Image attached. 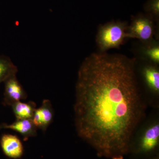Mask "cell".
Returning a JSON list of instances; mask_svg holds the SVG:
<instances>
[{"instance_id":"cell-1","label":"cell","mask_w":159,"mask_h":159,"mask_svg":"<svg viewBox=\"0 0 159 159\" xmlns=\"http://www.w3.org/2000/svg\"><path fill=\"white\" fill-rule=\"evenodd\" d=\"M135 60L122 54L93 53L79 69L74 104L78 136L100 157L123 159L144 114Z\"/></svg>"},{"instance_id":"cell-2","label":"cell","mask_w":159,"mask_h":159,"mask_svg":"<svg viewBox=\"0 0 159 159\" xmlns=\"http://www.w3.org/2000/svg\"><path fill=\"white\" fill-rule=\"evenodd\" d=\"M128 25L125 22H109L100 26L96 42L101 52L119 48L127 38Z\"/></svg>"},{"instance_id":"cell-3","label":"cell","mask_w":159,"mask_h":159,"mask_svg":"<svg viewBox=\"0 0 159 159\" xmlns=\"http://www.w3.org/2000/svg\"><path fill=\"white\" fill-rule=\"evenodd\" d=\"M127 32L128 38L138 39L145 44L152 42L155 32L153 18L147 14H138L133 18Z\"/></svg>"},{"instance_id":"cell-4","label":"cell","mask_w":159,"mask_h":159,"mask_svg":"<svg viewBox=\"0 0 159 159\" xmlns=\"http://www.w3.org/2000/svg\"><path fill=\"white\" fill-rule=\"evenodd\" d=\"M159 124L156 122L148 127L138 144L131 148L129 153L138 156H150L155 154L159 145Z\"/></svg>"},{"instance_id":"cell-5","label":"cell","mask_w":159,"mask_h":159,"mask_svg":"<svg viewBox=\"0 0 159 159\" xmlns=\"http://www.w3.org/2000/svg\"><path fill=\"white\" fill-rule=\"evenodd\" d=\"M4 84V105L11 106L15 102L27 99L28 95L18 80L16 75L9 77Z\"/></svg>"},{"instance_id":"cell-6","label":"cell","mask_w":159,"mask_h":159,"mask_svg":"<svg viewBox=\"0 0 159 159\" xmlns=\"http://www.w3.org/2000/svg\"><path fill=\"white\" fill-rule=\"evenodd\" d=\"M54 112L51 102L44 99L41 106L36 108L32 120L36 128L46 131L53 120Z\"/></svg>"},{"instance_id":"cell-7","label":"cell","mask_w":159,"mask_h":159,"mask_svg":"<svg viewBox=\"0 0 159 159\" xmlns=\"http://www.w3.org/2000/svg\"><path fill=\"white\" fill-rule=\"evenodd\" d=\"M1 145L3 152L8 157L19 159L24 154L22 143L16 136L5 134L2 137Z\"/></svg>"},{"instance_id":"cell-8","label":"cell","mask_w":159,"mask_h":159,"mask_svg":"<svg viewBox=\"0 0 159 159\" xmlns=\"http://www.w3.org/2000/svg\"><path fill=\"white\" fill-rule=\"evenodd\" d=\"M2 129H10L20 134L25 141L29 138L36 137L37 135L36 128L32 119H19L10 124L2 123L0 125V130Z\"/></svg>"},{"instance_id":"cell-9","label":"cell","mask_w":159,"mask_h":159,"mask_svg":"<svg viewBox=\"0 0 159 159\" xmlns=\"http://www.w3.org/2000/svg\"><path fill=\"white\" fill-rule=\"evenodd\" d=\"M16 119H32L36 104L33 101L28 102L18 101L11 106Z\"/></svg>"},{"instance_id":"cell-10","label":"cell","mask_w":159,"mask_h":159,"mask_svg":"<svg viewBox=\"0 0 159 159\" xmlns=\"http://www.w3.org/2000/svg\"><path fill=\"white\" fill-rule=\"evenodd\" d=\"M143 75L148 87L154 93H159V71L157 65H151L145 66Z\"/></svg>"},{"instance_id":"cell-11","label":"cell","mask_w":159,"mask_h":159,"mask_svg":"<svg viewBox=\"0 0 159 159\" xmlns=\"http://www.w3.org/2000/svg\"><path fill=\"white\" fill-rule=\"evenodd\" d=\"M17 66L11 61L10 57L3 54H0V84L11 77L16 75Z\"/></svg>"},{"instance_id":"cell-12","label":"cell","mask_w":159,"mask_h":159,"mask_svg":"<svg viewBox=\"0 0 159 159\" xmlns=\"http://www.w3.org/2000/svg\"><path fill=\"white\" fill-rule=\"evenodd\" d=\"M145 45L142 51L144 57L153 64L157 65L159 63V43L154 40Z\"/></svg>"},{"instance_id":"cell-13","label":"cell","mask_w":159,"mask_h":159,"mask_svg":"<svg viewBox=\"0 0 159 159\" xmlns=\"http://www.w3.org/2000/svg\"><path fill=\"white\" fill-rule=\"evenodd\" d=\"M146 14L152 16L154 20L158 19L159 16V0H148L144 6Z\"/></svg>"},{"instance_id":"cell-14","label":"cell","mask_w":159,"mask_h":159,"mask_svg":"<svg viewBox=\"0 0 159 159\" xmlns=\"http://www.w3.org/2000/svg\"><path fill=\"white\" fill-rule=\"evenodd\" d=\"M148 159H159V157L158 154L157 153L154 154L152 155V156L148 158Z\"/></svg>"}]
</instances>
